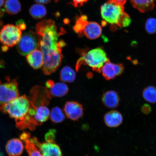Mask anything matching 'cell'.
I'll use <instances>...</instances> for the list:
<instances>
[{
	"label": "cell",
	"instance_id": "obj_22",
	"mask_svg": "<svg viewBox=\"0 0 156 156\" xmlns=\"http://www.w3.org/2000/svg\"><path fill=\"white\" fill-rule=\"evenodd\" d=\"M50 118L54 123H59L63 122L66 118L64 111L58 107H53L50 112Z\"/></svg>",
	"mask_w": 156,
	"mask_h": 156
},
{
	"label": "cell",
	"instance_id": "obj_14",
	"mask_svg": "<svg viewBox=\"0 0 156 156\" xmlns=\"http://www.w3.org/2000/svg\"><path fill=\"white\" fill-rule=\"evenodd\" d=\"M102 101L105 106L109 108H115L119 106L120 98L118 93L114 90L106 91L102 95Z\"/></svg>",
	"mask_w": 156,
	"mask_h": 156
},
{
	"label": "cell",
	"instance_id": "obj_3",
	"mask_svg": "<svg viewBox=\"0 0 156 156\" xmlns=\"http://www.w3.org/2000/svg\"><path fill=\"white\" fill-rule=\"evenodd\" d=\"M109 61L104 50L98 48L83 53L78 60L76 69L78 71L81 65L86 64L92 68L94 71L100 73L104 64Z\"/></svg>",
	"mask_w": 156,
	"mask_h": 156
},
{
	"label": "cell",
	"instance_id": "obj_6",
	"mask_svg": "<svg viewBox=\"0 0 156 156\" xmlns=\"http://www.w3.org/2000/svg\"><path fill=\"white\" fill-rule=\"evenodd\" d=\"M18 83L16 79L10 80L2 83L0 80V104L10 102L19 96Z\"/></svg>",
	"mask_w": 156,
	"mask_h": 156
},
{
	"label": "cell",
	"instance_id": "obj_37",
	"mask_svg": "<svg viewBox=\"0 0 156 156\" xmlns=\"http://www.w3.org/2000/svg\"><path fill=\"white\" fill-rule=\"evenodd\" d=\"M5 3V0H0V8Z\"/></svg>",
	"mask_w": 156,
	"mask_h": 156
},
{
	"label": "cell",
	"instance_id": "obj_12",
	"mask_svg": "<svg viewBox=\"0 0 156 156\" xmlns=\"http://www.w3.org/2000/svg\"><path fill=\"white\" fill-rule=\"evenodd\" d=\"M26 58L27 62L33 69H39L43 66V54L41 51L38 48L28 54Z\"/></svg>",
	"mask_w": 156,
	"mask_h": 156
},
{
	"label": "cell",
	"instance_id": "obj_33",
	"mask_svg": "<svg viewBox=\"0 0 156 156\" xmlns=\"http://www.w3.org/2000/svg\"><path fill=\"white\" fill-rule=\"evenodd\" d=\"M51 1V0H34L35 2L40 4H46Z\"/></svg>",
	"mask_w": 156,
	"mask_h": 156
},
{
	"label": "cell",
	"instance_id": "obj_17",
	"mask_svg": "<svg viewBox=\"0 0 156 156\" xmlns=\"http://www.w3.org/2000/svg\"><path fill=\"white\" fill-rule=\"evenodd\" d=\"M102 33V28L98 23L88 21L83 30V36L85 35L90 40H95L99 37Z\"/></svg>",
	"mask_w": 156,
	"mask_h": 156
},
{
	"label": "cell",
	"instance_id": "obj_34",
	"mask_svg": "<svg viewBox=\"0 0 156 156\" xmlns=\"http://www.w3.org/2000/svg\"><path fill=\"white\" fill-rule=\"evenodd\" d=\"M117 3L119 4L124 6L127 0H115Z\"/></svg>",
	"mask_w": 156,
	"mask_h": 156
},
{
	"label": "cell",
	"instance_id": "obj_27",
	"mask_svg": "<svg viewBox=\"0 0 156 156\" xmlns=\"http://www.w3.org/2000/svg\"><path fill=\"white\" fill-rule=\"evenodd\" d=\"M131 19L130 16L127 13L125 12L120 19L118 26L126 28L129 26L131 24Z\"/></svg>",
	"mask_w": 156,
	"mask_h": 156
},
{
	"label": "cell",
	"instance_id": "obj_11",
	"mask_svg": "<svg viewBox=\"0 0 156 156\" xmlns=\"http://www.w3.org/2000/svg\"><path fill=\"white\" fill-rule=\"evenodd\" d=\"M104 120L105 124L108 127L117 128L122 124L123 117L119 111L111 110L105 114Z\"/></svg>",
	"mask_w": 156,
	"mask_h": 156
},
{
	"label": "cell",
	"instance_id": "obj_30",
	"mask_svg": "<svg viewBox=\"0 0 156 156\" xmlns=\"http://www.w3.org/2000/svg\"><path fill=\"white\" fill-rule=\"evenodd\" d=\"M16 25L21 30H25L27 28L26 23L23 20L20 19L17 20L16 23Z\"/></svg>",
	"mask_w": 156,
	"mask_h": 156
},
{
	"label": "cell",
	"instance_id": "obj_4",
	"mask_svg": "<svg viewBox=\"0 0 156 156\" xmlns=\"http://www.w3.org/2000/svg\"><path fill=\"white\" fill-rule=\"evenodd\" d=\"M125 12L124 5L117 3L115 0H107L101 6V16L107 23L118 26L120 19Z\"/></svg>",
	"mask_w": 156,
	"mask_h": 156
},
{
	"label": "cell",
	"instance_id": "obj_21",
	"mask_svg": "<svg viewBox=\"0 0 156 156\" xmlns=\"http://www.w3.org/2000/svg\"><path fill=\"white\" fill-rule=\"evenodd\" d=\"M75 72L68 66L64 67L60 71V80L63 83H72L75 80Z\"/></svg>",
	"mask_w": 156,
	"mask_h": 156
},
{
	"label": "cell",
	"instance_id": "obj_9",
	"mask_svg": "<svg viewBox=\"0 0 156 156\" xmlns=\"http://www.w3.org/2000/svg\"><path fill=\"white\" fill-rule=\"evenodd\" d=\"M64 112L68 119L75 121L83 116V107L76 101H68L64 105Z\"/></svg>",
	"mask_w": 156,
	"mask_h": 156
},
{
	"label": "cell",
	"instance_id": "obj_26",
	"mask_svg": "<svg viewBox=\"0 0 156 156\" xmlns=\"http://www.w3.org/2000/svg\"><path fill=\"white\" fill-rule=\"evenodd\" d=\"M145 30L148 34H153L156 33V19L151 17L147 20L145 24Z\"/></svg>",
	"mask_w": 156,
	"mask_h": 156
},
{
	"label": "cell",
	"instance_id": "obj_36",
	"mask_svg": "<svg viewBox=\"0 0 156 156\" xmlns=\"http://www.w3.org/2000/svg\"><path fill=\"white\" fill-rule=\"evenodd\" d=\"M9 48V47H8L7 46H3L2 47V50L3 51L5 52L7 51L8 50Z\"/></svg>",
	"mask_w": 156,
	"mask_h": 156
},
{
	"label": "cell",
	"instance_id": "obj_32",
	"mask_svg": "<svg viewBox=\"0 0 156 156\" xmlns=\"http://www.w3.org/2000/svg\"><path fill=\"white\" fill-rule=\"evenodd\" d=\"M30 137V133L27 132H23V133L21 134L20 136V139L24 141L27 140H29Z\"/></svg>",
	"mask_w": 156,
	"mask_h": 156
},
{
	"label": "cell",
	"instance_id": "obj_20",
	"mask_svg": "<svg viewBox=\"0 0 156 156\" xmlns=\"http://www.w3.org/2000/svg\"><path fill=\"white\" fill-rule=\"evenodd\" d=\"M47 9L44 5L40 4H36L31 6L29 9V13L33 18L40 19L47 14Z\"/></svg>",
	"mask_w": 156,
	"mask_h": 156
},
{
	"label": "cell",
	"instance_id": "obj_35",
	"mask_svg": "<svg viewBox=\"0 0 156 156\" xmlns=\"http://www.w3.org/2000/svg\"><path fill=\"white\" fill-rule=\"evenodd\" d=\"M5 9H0V18L2 17L5 15Z\"/></svg>",
	"mask_w": 156,
	"mask_h": 156
},
{
	"label": "cell",
	"instance_id": "obj_5",
	"mask_svg": "<svg viewBox=\"0 0 156 156\" xmlns=\"http://www.w3.org/2000/svg\"><path fill=\"white\" fill-rule=\"evenodd\" d=\"M22 35L21 30L16 25H5L0 31V42L3 46L13 47L18 44Z\"/></svg>",
	"mask_w": 156,
	"mask_h": 156
},
{
	"label": "cell",
	"instance_id": "obj_10",
	"mask_svg": "<svg viewBox=\"0 0 156 156\" xmlns=\"http://www.w3.org/2000/svg\"><path fill=\"white\" fill-rule=\"evenodd\" d=\"M124 69L123 64H114L109 61L104 64L101 69V72L105 79L107 80H109L121 75Z\"/></svg>",
	"mask_w": 156,
	"mask_h": 156
},
{
	"label": "cell",
	"instance_id": "obj_23",
	"mask_svg": "<svg viewBox=\"0 0 156 156\" xmlns=\"http://www.w3.org/2000/svg\"><path fill=\"white\" fill-rule=\"evenodd\" d=\"M142 96L146 102L149 103H156V87L151 86L146 87L142 92Z\"/></svg>",
	"mask_w": 156,
	"mask_h": 156
},
{
	"label": "cell",
	"instance_id": "obj_16",
	"mask_svg": "<svg viewBox=\"0 0 156 156\" xmlns=\"http://www.w3.org/2000/svg\"><path fill=\"white\" fill-rule=\"evenodd\" d=\"M24 145L21 140L13 138L7 142L5 146L6 151L9 156H20L24 151Z\"/></svg>",
	"mask_w": 156,
	"mask_h": 156
},
{
	"label": "cell",
	"instance_id": "obj_19",
	"mask_svg": "<svg viewBox=\"0 0 156 156\" xmlns=\"http://www.w3.org/2000/svg\"><path fill=\"white\" fill-rule=\"evenodd\" d=\"M4 8L8 14L15 15L21 11V5L19 0H6Z\"/></svg>",
	"mask_w": 156,
	"mask_h": 156
},
{
	"label": "cell",
	"instance_id": "obj_31",
	"mask_svg": "<svg viewBox=\"0 0 156 156\" xmlns=\"http://www.w3.org/2000/svg\"><path fill=\"white\" fill-rule=\"evenodd\" d=\"M151 106L148 104H145L141 107V111L142 113L145 114H148L151 113Z\"/></svg>",
	"mask_w": 156,
	"mask_h": 156
},
{
	"label": "cell",
	"instance_id": "obj_2",
	"mask_svg": "<svg viewBox=\"0 0 156 156\" xmlns=\"http://www.w3.org/2000/svg\"><path fill=\"white\" fill-rule=\"evenodd\" d=\"M31 106L29 99L25 95L18 97L0 106L2 112L15 119L16 122L22 120L27 115Z\"/></svg>",
	"mask_w": 156,
	"mask_h": 156
},
{
	"label": "cell",
	"instance_id": "obj_18",
	"mask_svg": "<svg viewBox=\"0 0 156 156\" xmlns=\"http://www.w3.org/2000/svg\"><path fill=\"white\" fill-rule=\"evenodd\" d=\"M132 6L140 12L144 13L153 10L156 0H129Z\"/></svg>",
	"mask_w": 156,
	"mask_h": 156
},
{
	"label": "cell",
	"instance_id": "obj_29",
	"mask_svg": "<svg viewBox=\"0 0 156 156\" xmlns=\"http://www.w3.org/2000/svg\"><path fill=\"white\" fill-rule=\"evenodd\" d=\"M88 0H73L71 4L74 7H80L83 6V4L87 2Z\"/></svg>",
	"mask_w": 156,
	"mask_h": 156
},
{
	"label": "cell",
	"instance_id": "obj_28",
	"mask_svg": "<svg viewBox=\"0 0 156 156\" xmlns=\"http://www.w3.org/2000/svg\"><path fill=\"white\" fill-rule=\"evenodd\" d=\"M56 130L54 129H50L45 136L46 141L49 142H55Z\"/></svg>",
	"mask_w": 156,
	"mask_h": 156
},
{
	"label": "cell",
	"instance_id": "obj_7",
	"mask_svg": "<svg viewBox=\"0 0 156 156\" xmlns=\"http://www.w3.org/2000/svg\"><path fill=\"white\" fill-rule=\"evenodd\" d=\"M38 40L35 33L29 32L22 35L17 44V49L22 56H27L38 48Z\"/></svg>",
	"mask_w": 156,
	"mask_h": 156
},
{
	"label": "cell",
	"instance_id": "obj_1",
	"mask_svg": "<svg viewBox=\"0 0 156 156\" xmlns=\"http://www.w3.org/2000/svg\"><path fill=\"white\" fill-rule=\"evenodd\" d=\"M35 30L38 38V48L44 55L43 72L44 75H50L61 65L63 58L62 49L66 44L60 40L59 37L65 32L62 29L58 32L55 22L51 19H45L38 23Z\"/></svg>",
	"mask_w": 156,
	"mask_h": 156
},
{
	"label": "cell",
	"instance_id": "obj_15",
	"mask_svg": "<svg viewBox=\"0 0 156 156\" xmlns=\"http://www.w3.org/2000/svg\"><path fill=\"white\" fill-rule=\"evenodd\" d=\"M46 90L48 97L50 99L52 97H64L69 91L68 86L63 83L54 82L50 88H46Z\"/></svg>",
	"mask_w": 156,
	"mask_h": 156
},
{
	"label": "cell",
	"instance_id": "obj_38",
	"mask_svg": "<svg viewBox=\"0 0 156 156\" xmlns=\"http://www.w3.org/2000/svg\"><path fill=\"white\" fill-rule=\"evenodd\" d=\"M58 1H59V0H55V1L56 2H57Z\"/></svg>",
	"mask_w": 156,
	"mask_h": 156
},
{
	"label": "cell",
	"instance_id": "obj_8",
	"mask_svg": "<svg viewBox=\"0 0 156 156\" xmlns=\"http://www.w3.org/2000/svg\"><path fill=\"white\" fill-rule=\"evenodd\" d=\"M30 141L38 148L44 156H64L60 146L56 142L41 143L36 137L31 138Z\"/></svg>",
	"mask_w": 156,
	"mask_h": 156
},
{
	"label": "cell",
	"instance_id": "obj_24",
	"mask_svg": "<svg viewBox=\"0 0 156 156\" xmlns=\"http://www.w3.org/2000/svg\"><path fill=\"white\" fill-rule=\"evenodd\" d=\"M88 22L87 16L82 15L78 17L73 27V30L79 36H83V30Z\"/></svg>",
	"mask_w": 156,
	"mask_h": 156
},
{
	"label": "cell",
	"instance_id": "obj_13",
	"mask_svg": "<svg viewBox=\"0 0 156 156\" xmlns=\"http://www.w3.org/2000/svg\"><path fill=\"white\" fill-rule=\"evenodd\" d=\"M31 105L36 111L34 119L37 126L41 125L48 120L50 116V112L48 105H41L35 106L31 103Z\"/></svg>",
	"mask_w": 156,
	"mask_h": 156
},
{
	"label": "cell",
	"instance_id": "obj_25",
	"mask_svg": "<svg viewBox=\"0 0 156 156\" xmlns=\"http://www.w3.org/2000/svg\"><path fill=\"white\" fill-rule=\"evenodd\" d=\"M25 144V149L29 156H44L34 144L29 140L24 141Z\"/></svg>",
	"mask_w": 156,
	"mask_h": 156
}]
</instances>
